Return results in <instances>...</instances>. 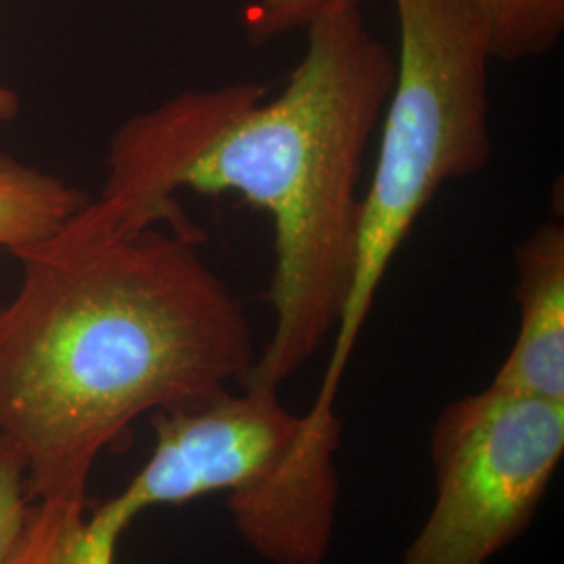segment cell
Returning <instances> with one entry per match:
<instances>
[{"label": "cell", "instance_id": "7a4b0ae2", "mask_svg": "<svg viewBox=\"0 0 564 564\" xmlns=\"http://www.w3.org/2000/svg\"><path fill=\"white\" fill-rule=\"evenodd\" d=\"M205 235H118L76 218L21 256L0 305V437L32 502L86 505L90 470L142 414L203 402L256 362L241 303L202 258Z\"/></svg>", "mask_w": 564, "mask_h": 564}, {"label": "cell", "instance_id": "7c38bea8", "mask_svg": "<svg viewBox=\"0 0 564 564\" xmlns=\"http://www.w3.org/2000/svg\"><path fill=\"white\" fill-rule=\"evenodd\" d=\"M20 95L7 86L0 84V128L20 116Z\"/></svg>", "mask_w": 564, "mask_h": 564}, {"label": "cell", "instance_id": "6da1fadb", "mask_svg": "<svg viewBox=\"0 0 564 564\" xmlns=\"http://www.w3.org/2000/svg\"><path fill=\"white\" fill-rule=\"evenodd\" d=\"M281 93L260 84L182 90L121 123L101 195L78 223L130 235L151 226L197 232L181 191L239 195L272 220L265 300L274 326L241 384L279 389L341 323L358 228L360 178L395 59L370 34L362 4L312 21Z\"/></svg>", "mask_w": 564, "mask_h": 564}, {"label": "cell", "instance_id": "ba28073f", "mask_svg": "<svg viewBox=\"0 0 564 564\" xmlns=\"http://www.w3.org/2000/svg\"><path fill=\"white\" fill-rule=\"evenodd\" d=\"M120 538L86 505L32 502L15 564H116Z\"/></svg>", "mask_w": 564, "mask_h": 564}, {"label": "cell", "instance_id": "277c9868", "mask_svg": "<svg viewBox=\"0 0 564 564\" xmlns=\"http://www.w3.org/2000/svg\"><path fill=\"white\" fill-rule=\"evenodd\" d=\"M400 51L362 193L356 263L318 402L335 405L345 366L389 265L447 182L491 162L484 21L470 0H395Z\"/></svg>", "mask_w": 564, "mask_h": 564}, {"label": "cell", "instance_id": "9c48e42d", "mask_svg": "<svg viewBox=\"0 0 564 564\" xmlns=\"http://www.w3.org/2000/svg\"><path fill=\"white\" fill-rule=\"evenodd\" d=\"M484 21L494 59H535L552 53L564 32V0H470Z\"/></svg>", "mask_w": 564, "mask_h": 564}, {"label": "cell", "instance_id": "52a82bcc", "mask_svg": "<svg viewBox=\"0 0 564 564\" xmlns=\"http://www.w3.org/2000/svg\"><path fill=\"white\" fill-rule=\"evenodd\" d=\"M90 202L78 186L0 153V247L18 260L53 241Z\"/></svg>", "mask_w": 564, "mask_h": 564}, {"label": "cell", "instance_id": "3957f363", "mask_svg": "<svg viewBox=\"0 0 564 564\" xmlns=\"http://www.w3.org/2000/svg\"><path fill=\"white\" fill-rule=\"evenodd\" d=\"M155 412V447L120 494L97 510L121 533L158 506L226 491L245 544L270 564H323L339 506L335 410L293 414L279 389L241 384Z\"/></svg>", "mask_w": 564, "mask_h": 564}, {"label": "cell", "instance_id": "8fae6325", "mask_svg": "<svg viewBox=\"0 0 564 564\" xmlns=\"http://www.w3.org/2000/svg\"><path fill=\"white\" fill-rule=\"evenodd\" d=\"M364 0H251L245 11L249 42L263 44L293 30H305L312 21Z\"/></svg>", "mask_w": 564, "mask_h": 564}, {"label": "cell", "instance_id": "5b68a950", "mask_svg": "<svg viewBox=\"0 0 564 564\" xmlns=\"http://www.w3.org/2000/svg\"><path fill=\"white\" fill-rule=\"evenodd\" d=\"M563 454L564 402L489 384L445 405L435 500L402 564H489L533 521Z\"/></svg>", "mask_w": 564, "mask_h": 564}, {"label": "cell", "instance_id": "30bf717a", "mask_svg": "<svg viewBox=\"0 0 564 564\" xmlns=\"http://www.w3.org/2000/svg\"><path fill=\"white\" fill-rule=\"evenodd\" d=\"M25 464L18 447L0 437V564H15L30 519Z\"/></svg>", "mask_w": 564, "mask_h": 564}, {"label": "cell", "instance_id": "8992f818", "mask_svg": "<svg viewBox=\"0 0 564 564\" xmlns=\"http://www.w3.org/2000/svg\"><path fill=\"white\" fill-rule=\"evenodd\" d=\"M519 330L491 384L564 402V226L544 223L517 249Z\"/></svg>", "mask_w": 564, "mask_h": 564}]
</instances>
